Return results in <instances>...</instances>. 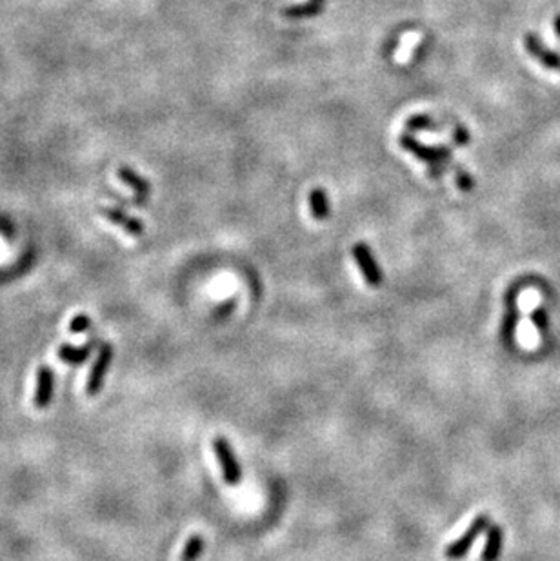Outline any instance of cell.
<instances>
[{
	"instance_id": "1",
	"label": "cell",
	"mask_w": 560,
	"mask_h": 561,
	"mask_svg": "<svg viewBox=\"0 0 560 561\" xmlns=\"http://www.w3.org/2000/svg\"><path fill=\"white\" fill-rule=\"evenodd\" d=\"M399 144H401L402 150H405L408 153H411L413 156L422 160L424 163H428L429 178L438 180V178L444 177L447 163L451 162V150L447 145H435V147H429V145H424L422 142L417 140L411 133H404V135H401Z\"/></svg>"
},
{
	"instance_id": "2",
	"label": "cell",
	"mask_w": 560,
	"mask_h": 561,
	"mask_svg": "<svg viewBox=\"0 0 560 561\" xmlns=\"http://www.w3.org/2000/svg\"><path fill=\"white\" fill-rule=\"evenodd\" d=\"M213 453L217 462H219L220 472H222V480L229 487H237L242 483V467L238 463L237 456L233 453V447L228 438L217 436L213 438Z\"/></svg>"
},
{
	"instance_id": "3",
	"label": "cell",
	"mask_w": 560,
	"mask_h": 561,
	"mask_svg": "<svg viewBox=\"0 0 560 561\" xmlns=\"http://www.w3.org/2000/svg\"><path fill=\"white\" fill-rule=\"evenodd\" d=\"M489 523H491V521H489V516H487V514H480V516L475 518V520L469 523L468 529L464 530V534L447 545L446 551H444V556L451 561L462 560V558L471 551V547H473V544L478 539V536L484 534V532L489 529Z\"/></svg>"
},
{
	"instance_id": "4",
	"label": "cell",
	"mask_w": 560,
	"mask_h": 561,
	"mask_svg": "<svg viewBox=\"0 0 560 561\" xmlns=\"http://www.w3.org/2000/svg\"><path fill=\"white\" fill-rule=\"evenodd\" d=\"M351 254H353V260L359 265L366 284L371 285V287H380L384 282V272L380 269V265H378L371 247L366 242H357L353 245V249H351Z\"/></svg>"
},
{
	"instance_id": "5",
	"label": "cell",
	"mask_w": 560,
	"mask_h": 561,
	"mask_svg": "<svg viewBox=\"0 0 560 561\" xmlns=\"http://www.w3.org/2000/svg\"><path fill=\"white\" fill-rule=\"evenodd\" d=\"M111 360H113V347H111V344H104L101 347V351H99V354H96V360L93 362L92 371L87 374L86 394L89 398H95L96 394L102 391L106 374H108L111 367Z\"/></svg>"
},
{
	"instance_id": "6",
	"label": "cell",
	"mask_w": 560,
	"mask_h": 561,
	"mask_svg": "<svg viewBox=\"0 0 560 561\" xmlns=\"http://www.w3.org/2000/svg\"><path fill=\"white\" fill-rule=\"evenodd\" d=\"M53 389H55V372L50 365H41L37 371V385L33 394V407L38 411L50 407L53 400Z\"/></svg>"
},
{
	"instance_id": "7",
	"label": "cell",
	"mask_w": 560,
	"mask_h": 561,
	"mask_svg": "<svg viewBox=\"0 0 560 561\" xmlns=\"http://www.w3.org/2000/svg\"><path fill=\"white\" fill-rule=\"evenodd\" d=\"M524 45H526V50H528V53L531 54L533 59H537L542 66H546L547 69L560 71V54H557L555 51H551L550 48L542 44V41L535 33H528L524 36Z\"/></svg>"
},
{
	"instance_id": "8",
	"label": "cell",
	"mask_w": 560,
	"mask_h": 561,
	"mask_svg": "<svg viewBox=\"0 0 560 561\" xmlns=\"http://www.w3.org/2000/svg\"><path fill=\"white\" fill-rule=\"evenodd\" d=\"M99 213H101V217L106 218L108 222H111L113 226L120 227L122 231H126L128 235L135 236V238L144 235V224H142L141 220H137V218H133V217H129V214H126L124 211H120V209L99 207Z\"/></svg>"
},
{
	"instance_id": "9",
	"label": "cell",
	"mask_w": 560,
	"mask_h": 561,
	"mask_svg": "<svg viewBox=\"0 0 560 561\" xmlns=\"http://www.w3.org/2000/svg\"><path fill=\"white\" fill-rule=\"evenodd\" d=\"M117 177H119V180L124 182V184L135 193V200H137L138 204H144V202H146L148 196H150L151 193V187L144 178L138 177L137 173L133 171V169L126 168V166L117 169Z\"/></svg>"
},
{
	"instance_id": "10",
	"label": "cell",
	"mask_w": 560,
	"mask_h": 561,
	"mask_svg": "<svg viewBox=\"0 0 560 561\" xmlns=\"http://www.w3.org/2000/svg\"><path fill=\"white\" fill-rule=\"evenodd\" d=\"M504 544V530L498 525H489L486 530V544H484L480 561H498Z\"/></svg>"
},
{
	"instance_id": "11",
	"label": "cell",
	"mask_w": 560,
	"mask_h": 561,
	"mask_svg": "<svg viewBox=\"0 0 560 561\" xmlns=\"http://www.w3.org/2000/svg\"><path fill=\"white\" fill-rule=\"evenodd\" d=\"M93 351V342H87L84 347H75L71 344H62L57 349V356L66 365H82Z\"/></svg>"
},
{
	"instance_id": "12",
	"label": "cell",
	"mask_w": 560,
	"mask_h": 561,
	"mask_svg": "<svg viewBox=\"0 0 560 561\" xmlns=\"http://www.w3.org/2000/svg\"><path fill=\"white\" fill-rule=\"evenodd\" d=\"M310 209L315 220H326L331 213V205H329V196L326 189L322 187H315L310 193Z\"/></svg>"
},
{
	"instance_id": "13",
	"label": "cell",
	"mask_w": 560,
	"mask_h": 561,
	"mask_svg": "<svg viewBox=\"0 0 560 561\" xmlns=\"http://www.w3.org/2000/svg\"><path fill=\"white\" fill-rule=\"evenodd\" d=\"M324 9L322 2H315V0H308L306 4L301 6H292L282 11L284 17L287 18H306V17H317Z\"/></svg>"
},
{
	"instance_id": "14",
	"label": "cell",
	"mask_w": 560,
	"mask_h": 561,
	"mask_svg": "<svg viewBox=\"0 0 560 561\" xmlns=\"http://www.w3.org/2000/svg\"><path fill=\"white\" fill-rule=\"evenodd\" d=\"M206 541L201 534H193L184 545V551L180 554V561H199L204 554Z\"/></svg>"
},
{
	"instance_id": "15",
	"label": "cell",
	"mask_w": 560,
	"mask_h": 561,
	"mask_svg": "<svg viewBox=\"0 0 560 561\" xmlns=\"http://www.w3.org/2000/svg\"><path fill=\"white\" fill-rule=\"evenodd\" d=\"M405 129H408V133L437 131V124H435V120L429 115H415V117L408 118Z\"/></svg>"
},
{
	"instance_id": "16",
	"label": "cell",
	"mask_w": 560,
	"mask_h": 561,
	"mask_svg": "<svg viewBox=\"0 0 560 561\" xmlns=\"http://www.w3.org/2000/svg\"><path fill=\"white\" fill-rule=\"evenodd\" d=\"M92 323H93L92 318L87 316L86 312H78V314H75V316L71 318L68 329L71 335H84L86 330H89Z\"/></svg>"
},
{
	"instance_id": "17",
	"label": "cell",
	"mask_w": 560,
	"mask_h": 561,
	"mask_svg": "<svg viewBox=\"0 0 560 561\" xmlns=\"http://www.w3.org/2000/svg\"><path fill=\"white\" fill-rule=\"evenodd\" d=\"M455 182L457 187L460 191H464V193H469V191L475 189V178L464 168H460V166H455Z\"/></svg>"
},
{
	"instance_id": "18",
	"label": "cell",
	"mask_w": 560,
	"mask_h": 561,
	"mask_svg": "<svg viewBox=\"0 0 560 561\" xmlns=\"http://www.w3.org/2000/svg\"><path fill=\"white\" fill-rule=\"evenodd\" d=\"M451 140H453L455 145H459V147H466L469 144V140H471V133L462 124H455L453 131H451Z\"/></svg>"
},
{
	"instance_id": "19",
	"label": "cell",
	"mask_w": 560,
	"mask_h": 561,
	"mask_svg": "<svg viewBox=\"0 0 560 561\" xmlns=\"http://www.w3.org/2000/svg\"><path fill=\"white\" fill-rule=\"evenodd\" d=\"M555 33L560 36V15L555 18Z\"/></svg>"
},
{
	"instance_id": "20",
	"label": "cell",
	"mask_w": 560,
	"mask_h": 561,
	"mask_svg": "<svg viewBox=\"0 0 560 561\" xmlns=\"http://www.w3.org/2000/svg\"><path fill=\"white\" fill-rule=\"evenodd\" d=\"M315 2H322V4H326V0H315Z\"/></svg>"
}]
</instances>
